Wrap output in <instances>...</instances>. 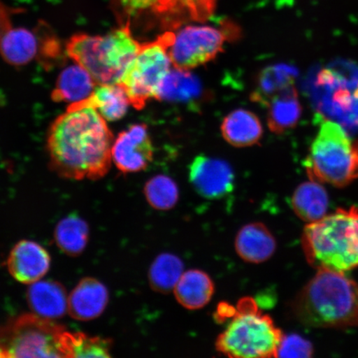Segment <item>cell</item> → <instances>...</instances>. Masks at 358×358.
<instances>
[{
  "mask_svg": "<svg viewBox=\"0 0 358 358\" xmlns=\"http://www.w3.org/2000/svg\"><path fill=\"white\" fill-rule=\"evenodd\" d=\"M111 154L112 162L123 173L145 170L154 156V147L147 125L133 124L120 132L114 140Z\"/></svg>",
  "mask_w": 358,
  "mask_h": 358,
  "instance_id": "8fae6325",
  "label": "cell"
},
{
  "mask_svg": "<svg viewBox=\"0 0 358 358\" xmlns=\"http://www.w3.org/2000/svg\"><path fill=\"white\" fill-rule=\"evenodd\" d=\"M3 357H6V355H4L2 348H0V358H3Z\"/></svg>",
  "mask_w": 358,
  "mask_h": 358,
  "instance_id": "1f68e13d",
  "label": "cell"
},
{
  "mask_svg": "<svg viewBox=\"0 0 358 358\" xmlns=\"http://www.w3.org/2000/svg\"><path fill=\"white\" fill-rule=\"evenodd\" d=\"M71 105L92 106L106 122H116L127 115L131 102L122 85L115 83L97 85L87 100Z\"/></svg>",
  "mask_w": 358,
  "mask_h": 358,
  "instance_id": "603a6c76",
  "label": "cell"
},
{
  "mask_svg": "<svg viewBox=\"0 0 358 358\" xmlns=\"http://www.w3.org/2000/svg\"><path fill=\"white\" fill-rule=\"evenodd\" d=\"M111 347L109 338L67 331L64 335V357H110Z\"/></svg>",
  "mask_w": 358,
  "mask_h": 358,
  "instance_id": "83f0119b",
  "label": "cell"
},
{
  "mask_svg": "<svg viewBox=\"0 0 358 358\" xmlns=\"http://www.w3.org/2000/svg\"><path fill=\"white\" fill-rule=\"evenodd\" d=\"M27 302L35 315L55 320L66 315L69 295L59 282L40 280L30 285Z\"/></svg>",
  "mask_w": 358,
  "mask_h": 358,
  "instance_id": "9a60e30c",
  "label": "cell"
},
{
  "mask_svg": "<svg viewBox=\"0 0 358 358\" xmlns=\"http://www.w3.org/2000/svg\"><path fill=\"white\" fill-rule=\"evenodd\" d=\"M226 35L211 26H187L176 34L169 48L174 69L189 71L208 64L223 51Z\"/></svg>",
  "mask_w": 358,
  "mask_h": 358,
  "instance_id": "9c48e42d",
  "label": "cell"
},
{
  "mask_svg": "<svg viewBox=\"0 0 358 358\" xmlns=\"http://www.w3.org/2000/svg\"><path fill=\"white\" fill-rule=\"evenodd\" d=\"M294 315L306 326L347 329L358 326V285L345 275L320 270L292 303Z\"/></svg>",
  "mask_w": 358,
  "mask_h": 358,
  "instance_id": "7a4b0ae2",
  "label": "cell"
},
{
  "mask_svg": "<svg viewBox=\"0 0 358 358\" xmlns=\"http://www.w3.org/2000/svg\"><path fill=\"white\" fill-rule=\"evenodd\" d=\"M116 13L124 24L132 17L152 15L163 20L179 24L191 19L203 21L211 16L217 0H112Z\"/></svg>",
  "mask_w": 358,
  "mask_h": 358,
  "instance_id": "30bf717a",
  "label": "cell"
},
{
  "mask_svg": "<svg viewBox=\"0 0 358 358\" xmlns=\"http://www.w3.org/2000/svg\"><path fill=\"white\" fill-rule=\"evenodd\" d=\"M144 192L148 203L161 211L172 209L178 201L179 191L176 182L162 174L151 178L146 182Z\"/></svg>",
  "mask_w": 358,
  "mask_h": 358,
  "instance_id": "f1b7e54d",
  "label": "cell"
},
{
  "mask_svg": "<svg viewBox=\"0 0 358 358\" xmlns=\"http://www.w3.org/2000/svg\"><path fill=\"white\" fill-rule=\"evenodd\" d=\"M231 317L217 339L218 352L236 358L276 357L283 334L253 299H241Z\"/></svg>",
  "mask_w": 358,
  "mask_h": 358,
  "instance_id": "8992f818",
  "label": "cell"
},
{
  "mask_svg": "<svg viewBox=\"0 0 358 358\" xmlns=\"http://www.w3.org/2000/svg\"><path fill=\"white\" fill-rule=\"evenodd\" d=\"M176 34L166 32L154 41L142 43L140 51L127 66L120 78L131 106L142 110L147 102L155 98L157 90L169 73L172 65L169 48Z\"/></svg>",
  "mask_w": 358,
  "mask_h": 358,
  "instance_id": "ba28073f",
  "label": "cell"
},
{
  "mask_svg": "<svg viewBox=\"0 0 358 358\" xmlns=\"http://www.w3.org/2000/svg\"><path fill=\"white\" fill-rule=\"evenodd\" d=\"M48 250L35 241L22 240L10 250L7 268L13 279L24 285L42 280L50 268Z\"/></svg>",
  "mask_w": 358,
  "mask_h": 358,
  "instance_id": "4fadbf2b",
  "label": "cell"
},
{
  "mask_svg": "<svg viewBox=\"0 0 358 358\" xmlns=\"http://www.w3.org/2000/svg\"><path fill=\"white\" fill-rule=\"evenodd\" d=\"M329 199L322 183L310 180L294 192L291 206L295 214L308 223L320 220L328 212Z\"/></svg>",
  "mask_w": 358,
  "mask_h": 358,
  "instance_id": "7402d4cb",
  "label": "cell"
},
{
  "mask_svg": "<svg viewBox=\"0 0 358 358\" xmlns=\"http://www.w3.org/2000/svg\"><path fill=\"white\" fill-rule=\"evenodd\" d=\"M39 48L37 35L29 29L11 25L0 35V55L11 66L29 64L38 56Z\"/></svg>",
  "mask_w": 358,
  "mask_h": 358,
  "instance_id": "e0dca14e",
  "label": "cell"
},
{
  "mask_svg": "<svg viewBox=\"0 0 358 358\" xmlns=\"http://www.w3.org/2000/svg\"><path fill=\"white\" fill-rule=\"evenodd\" d=\"M302 246L308 263L317 271L345 273L358 267V209L339 208L308 223Z\"/></svg>",
  "mask_w": 358,
  "mask_h": 358,
  "instance_id": "3957f363",
  "label": "cell"
},
{
  "mask_svg": "<svg viewBox=\"0 0 358 358\" xmlns=\"http://www.w3.org/2000/svg\"><path fill=\"white\" fill-rule=\"evenodd\" d=\"M189 180L203 198L218 199L234 190L235 176L227 161L203 155L191 163Z\"/></svg>",
  "mask_w": 358,
  "mask_h": 358,
  "instance_id": "7c38bea8",
  "label": "cell"
},
{
  "mask_svg": "<svg viewBox=\"0 0 358 358\" xmlns=\"http://www.w3.org/2000/svg\"><path fill=\"white\" fill-rule=\"evenodd\" d=\"M173 292L182 307L190 310H199L211 301L214 284L207 273L190 270L183 273Z\"/></svg>",
  "mask_w": 358,
  "mask_h": 358,
  "instance_id": "44dd1931",
  "label": "cell"
},
{
  "mask_svg": "<svg viewBox=\"0 0 358 358\" xmlns=\"http://www.w3.org/2000/svg\"><path fill=\"white\" fill-rule=\"evenodd\" d=\"M96 86L95 80L88 71L75 62L62 71L52 91V99L56 102L74 104L87 100Z\"/></svg>",
  "mask_w": 358,
  "mask_h": 358,
  "instance_id": "ac0fdd59",
  "label": "cell"
},
{
  "mask_svg": "<svg viewBox=\"0 0 358 358\" xmlns=\"http://www.w3.org/2000/svg\"><path fill=\"white\" fill-rule=\"evenodd\" d=\"M10 12L0 2V35L4 30L11 26Z\"/></svg>",
  "mask_w": 358,
  "mask_h": 358,
  "instance_id": "4dcf8cb0",
  "label": "cell"
},
{
  "mask_svg": "<svg viewBox=\"0 0 358 358\" xmlns=\"http://www.w3.org/2000/svg\"><path fill=\"white\" fill-rule=\"evenodd\" d=\"M355 96L358 98V87L357 89V91L355 92Z\"/></svg>",
  "mask_w": 358,
  "mask_h": 358,
  "instance_id": "d6a6232c",
  "label": "cell"
},
{
  "mask_svg": "<svg viewBox=\"0 0 358 358\" xmlns=\"http://www.w3.org/2000/svg\"><path fill=\"white\" fill-rule=\"evenodd\" d=\"M114 140L106 120L96 109L69 105L48 129L50 166L66 179L101 178L111 166Z\"/></svg>",
  "mask_w": 358,
  "mask_h": 358,
  "instance_id": "6da1fadb",
  "label": "cell"
},
{
  "mask_svg": "<svg viewBox=\"0 0 358 358\" xmlns=\"http://www.w3.org/2000/svg\"><path fill=\"white\" fill-rule=\"evenodd\" d=\"M142 43L134 38L131 22L104 36L78 34L66 45V55L82 66L97 85L119 83Z\"/></svg>",
  "mask_w": 358,
  "mask_h": 358,
  "instance_id": "277c9868",
  "label": "cell"
},
{
  "mask_svg": "<svg viewBox=\"0 0 358 358\" xmlns=\"http://www.w3.org/2000/svg\"><path fill=\"white\" fill-rule=\"evenodd\" d=\"M270 131L283 134L296 127L302 115V106L294 85L273 99L266 107Z\"/></svg>",
  "mask_w": 358,
  "mask_h": 358,
  "instance_id": "cb8c5ba5",
  "label": "cell"
},
{
  "mask_svg": "<svg viewBox=\"0 0 358 358\" xmlns=\"http://www.w3.org/2000/svg\"><path fill=\"white\" fill-rule=\"evenodd\" d=\"M310 180L344 187L358 179V140L340 125L322 119L306 159Z\"/></svg>",
  "mask_w": 358,
  "mask_h": 358,
  "instance_id": "5b68a950",
  "label": "cell"
},
{
  "mask_svg": "<svg viewBox=\"0 0 358 358\" xmlns=\"http://www.w3.org/2000/svg\"><path fill=\"white\" fill-rule=\"evenodd\" d=\"M294 80L292 67L284 64L267 66L259 73L250 99L267 107L275 97L294 86Z\"/></svg>",
  "mask_w": 358,
  "mask_h": 358,
  "instance_id": "d4e9b609",
  "label": "cell"
},
{
  "mask_svg": "<svg viewBox=\"0 0 358 358\" xmlns=\"http://www.w3.org/2000/svg\"><path fill=\"white\" fill-rule=\"evenodd\" d=\"M109 302V291L105 285L95 278L79 281L69 295L67 313L78 321H91L104 313Z\"/></svg>",
  "mask_w": 358,
  "mask_h": 358,
  "instance_id": "5bb4252c",
  "label": "cell"
},
{
  "mask_svg": "<svg viewBox=\"0 0 358 358\" xmlns=\"http://www.w3.org/2000/svg\"><path fill=\"white\" fill-rule=\"evenodd\" d=\"M235 248L245 262L259 264L268 261L274 255L276 241L264 224L253 222L241 228L236 237Z\"/></svg>",
  "mask_w": 358,
  "mask_h": 358,
  "instance_id": "2e32d148",
  "label": "cell"
},
{
  "mask_svg": "<svg viewBox=\"0 0 358 358\" xmlns=\"http://www.w3.org/2000/svg\"><path fill=\"white\" fill-rule=\"evenodd\" d=\"M203 85L189 71L170 70L157 90L154 99L190 104L201 99Z\"/></svg>",
  "mask_w": 358,
  "mask_h": 358,
  "instance_id": "ffe728a7",
  "label": "cell"
},
{
  "mask_svg": "<svg viewBox=\"0 0 358 358\" xmlns=\"http://www.w3.org/2000/svg\"><path fill=\"white\" fill-rule=\"evenodd\" d=\"M89 232L87 222L71 215L58 222L55 231V243L67 256L78 257L87 248Z\"/></svg>",
  "mask_w": 358,
  "mask_h": 358,
  "instance_id": "484cf974",
  "label": "cell"
},
{
  "mask_svg": "<svg viewBox=\"0 0 358 358\" xmlns=\"http://www.w3.org/2000/svg\"><path fill=\"white\" fill-rule=\"evenodd\" d=\"M64 327L35 313H24L0 326L6 357H64Z\"/></svg>",
  "mask_w": 358,
  "mask_h": 358,
  "instance_id": "52a82bcc",
  "label": "cell"
},
{
  "mask_svg": "<svg viewBox=\"0 0 358 358\" xmlns=\"http://www.w3.org/2000/svg\"><path fill=\"white\" fill-rule=\"evenodd\" d=\"M312 343L297 334L286 336L282 340L276 357H311Z\"/></svg>",
  "mask_w": 358,
  "mask_h": 358,
  "instance_id": "f546056e",
  "label": "cell"
},
{
  "mask_svg": "<svg viewBox=\"0 0 358 358\" xmlns=\"http://www.w3.org/2000/svg\"><path fill=\"white\" fill-rule=\"evenodd\" d=\"M182 259L171 253H163L157 257L149 271V282L156 292L168 294L176 288L183 273Z\"/></svg>",
  "mask_w": 358,
  "mask_h": 358,
  "instance_id": "4316f807",
  "label": "cell"
},
{
  "mask_svg": "<svg viewBox=\"0 0 358 358\" xmlns=\"http://www.w3.org/2000/svg\"><path fill=\"white\" fill-rule=\"evenodd\" d=\"M221 131L231 145L243 148L257 144L262 138L263 128L261 120L253 112L237 109L223 120Z\"/></svg>",
  "mask_w": 358,
  "mask_h": 358,
  "instance_id": "d6986e66",
  "label": "cell"
}]
</instances>
